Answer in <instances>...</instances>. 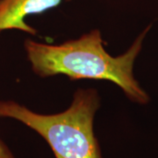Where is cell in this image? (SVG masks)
Masks as SVG:
<instances>
[{"mask_svg": "<svg viewBox=\"0 0 158 158\" xmlns=\"http://www.w3.org/2000/svg\"><path fill=\"white\" fill-rule=\"evenodd\" d=\"M148 26L124 54L112 56L105 49L98 29L61 44L42 43L32 39L24 41V48L32 70L40 77L65 75L70 80L110 81L132 101L146 104L148 95L134 77V63L142 48Z\"/></svg>", "mask_w": 158, "mask_h": 158, "instance_id": "obj_1", "label": "cell"}, {"mask_svg": "<svg viewBox=\"0 0 158 158\" xmlns=\"http://www.w3.org/2000/svg\"><path fill=\"white\" fill-rule=\"evenodd\" d=\"M100 97L92 88L78 89L65 111L35 113L13 100H0V118H12L35 131L49 145L56 158H103L94 133Z\"/></svg>", "mask_w": 158, "mask_h": 158, "instance_id": "obj_2", "label": "cell"}, {"mask_svg": "<svg viewBox=\"0 0 158 158\" xmlns=\"http://www.w3.org/2000/svg\"><path fill=\"white\" fill-rule=\"evenodd\" d=\"M0 158H16L4 141L0 139Z\"/></svg>", "mask_w": 158, "mask_h": 158, "instance_id": "obj_4", "label": "cell"}, {"mask_svg": "<svg viewBox=\"0 0 158 158\" xmlns=\"http://www.w3.org/2000/svg\"><path fill=\"white\" fill-rule=\"evenodd\" d=\"M62 1L0 0V32L14 29L35 35L37 34V30L26 22V18L55 8L59 6Z\"/></svg>", "mask_w": 158, "mask_h": 158, "instance_id": "obj_3", "label": "cell"}]
</instances>
